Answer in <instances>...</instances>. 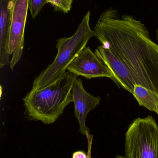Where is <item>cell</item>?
I'll use <instances>...</instances> for the list:
<instances>
[{"label":"cell","instance_id":"1","mask_svg":"<svg viewBox=\"0 0 158 158\" xmlns=\"http://www.w3.org/2000/svg\"><path fill=\"white\" fill-rule=\"evenodd\" d=\"M94 31L101 45L126 66L136 84L158 94V45L144 24L131 15L120 18L110 8L101 15Z\"/></svg>","mask_w":158,"mask_h":158},{"label":"cell","instance_id":"2","mask_svg":"<svg viewBox=\"0 0 158 158\" xmlns=\"http://www.w3.org/2000/svg\"><path fill=\"white\" fill-rule=\"evenodd\" d=\"M77 76L66 72L60 78L43 89H32L23 98L25 114L28 120L54 123L65 108L73 102L72 89Z\"/></svg>","mask_w":158,"mask_h":158},{"label":"cell","instance_id":"3","mask_svg":"<svg viewBox=\"0 0 158 158\" xmlns=\"http://www.w3.org/2000/svg\"><path fill=\"white\" fill-rule=\"evenodd\" d=\"M90 15L91 12L88 11L73 36L57 40V55L53 63L36 77L32 89H43L60 78L66 72L70 64L86 47L89 40L95 37V32L92 30L89 24Z\"/></svg>","mask_w":158,"mask_h":158},{"label":"cell","instance_id":"4","mask_svg":"<svg viewBox=\"0 0 158 158\" xmlns=\"http://www.w3.org/2000/svg\"><path fill=\"white\" fill-rule=\"evenodd\" d=\"M125 140L126 158H157L158 125L152 116L135 119Z\"/></svg>","mask_w":158,"mask_h":158},{"label":"cell","instance_id":"5","mask_svg":"<svg viewBox=\"0 0 158 158\" xmlns=\"http://www.w3.org/2000/svg\"><path fill=\"white\" fill-rule=\"evenodd\" d=\"M28 9V0H13L8 43V54L12 56L9 63L11 69L19 62L23 54L24 31Z\"/></svg>","mask_w":158,"mask_h":158},{"label":"cell","instance_id":"6","mask_svg":"<svg viewBox=\"0 0 158 158\" xmlns=\"http://www.w3.org/2000/svg\"><path fill=\"white\" fill-rule=\"evenodd\" d=\"M67 70L77 77L81 76L87 79L111 77L108 68L89 47H85L80 52L68 66Z\"/></svg>","mask_w":158,"mask_h":158},{"label":"cell","instance_id":"7","mask_svg":"<svg viewBox=\"0 0 158 158\" xmlns=\"http://www.w3.org/2000/svg\"><path fill=\"white\" fill-rule=\"evenodd\" d=\"M73 102L74 104V114L78 119L81 134L86 136L90 133V130L85 124V119L90 111L100 105L101 98L94 97L86 92L83 85L82 80H75L72 89Z\"/></svg>","mask_w":158,"mask_h":158},{"label":"cell","instance_id":"8","mask_svg":"<svg viewBox=\"0 0 158 158\" xmlns=\"http://www.w3.org/2000/svg\"><path fill=\"white\" fill-rule=\"evenodd\" d=\"M95 53L110 70L111 73L110 79L119 88H123L133 94L136 83L126 66L110 51L102 45L97 47Z\"/></svg>","mask_w":158,"mask_h":158},{"label":"cell","instance_id":"9","mask_svg":"<svg viewBox=\"0 0 158 158\" xmlns=\"http://www.w3.org/2000/svg\"><path fill=\"white\" fill-rule=\"evenodd\" d=\"M13 0H0V68L9 64L8 37L12 19Z\"/></svg>","mask_w":158,"mask_h":158},{"label":"cell","instance_id":"10","mask_svg":"<svg viewBox=\"0 0 158 158\" xmlns=\"http://www.w3.org/2000/svg\"><path fill=\"white\" fill-rule=\"evenodd\" d=\"M133 94L140 106L158 114L157 93L142 85L136 84Z\"/></svg>","mask_w":158,"mask_h":158},{"label":"cell","instance_id":"11","mask_svg":"<svg viewBox=\"0 0 158 158\" xmlns=\"http://www.w3.org/2000/svg\"><path fill=\"white\" fill-rule=\"evenodd\" d=\"M56 11H61L63 13H68L72 7L73 0H48Z\"/></svg>","mask_w":158,"mask_h":158},{"label":"cell","instance_id":"12","mask_svg":"<svg viewBox=\"0 0 158 158\" xmlns=\"http://www.w3.org/2000/svg\"><path fill=\"white\" fill-rule=\"evenodd\" d=\"M47 3H49L48 0H28L29 9L33 19L35 18L42 7Z\"/></svg>","mask_w":158,"mask_h":158},{"label":"cell","instance_id":"13","mask_svg":"<svg viewBox=\"0 0 158 158\" xmlns=\"http://www.w3.org/2000/svg\"><path fill=\"white\" fill-rule=\"evenodd\" d=\"M88 142V152H87V158H92L91 152H92V143L93 138L92 135L88 133L86 135Z\"/></svg>","mask_w":158,"mask_h":158},{"label":"cell","instance_id":"14","mask_svg":"<svg viewBox=\"0 0 158 158\" xmlns=\"http://www.w3.org/2000/svg\"><path fill=\"white\" fill-rule=\"evenodd\" d=\"M72 158H87V154L83 151H76L73 153Z\"/></svg>","mask_w":158,"mask_h":158},{"label":"cell","instance_id":"15","mask_svg":"<svg viewBox=\"0 0 158 158\" xmlns=\"http://www.w3.org/2000/svg\"><path fill=\"white\" fill-rule=\"evenodd\" d=\"M115 158H126V157L125 156H118V155H117Z\"/></svg>","mask_w":158,"mask_h":158},{"label":"cell","instance_id":"16","mask_svg":"<svg viewBox=\"0 0 158 158\" xmlns=\"http://www.w3.org/2000/svg\"><path fill=\"white\" fill-rule=\"evenodd\" d=\"M156 39L158 41V29L156 31Z\"/></svg>","mask_w":158,"mask_h":158},{"label":"cell","instance_id":"17","mask_svg":"<svg viewBox=\"0 0 158 158\" xmlns=\"http://www.w3.org/2000/svg\"></svg>","mask_w":158,"mask_h":158},{"label":"cell","instance_id":"18","mask_svg":"<svg viewBox=\"0 0 158 158\" xmlns=\"http://www.w3.org/2000/svg\"><path fill=\"white\" fill-rule=\"evenodd\" d=\"M157 158H158V157H157Z\"/></svg>","mask_w":158,"mask_h":158}]
</instances>
